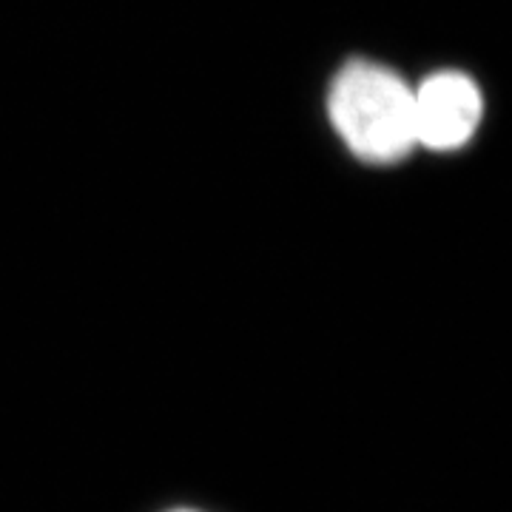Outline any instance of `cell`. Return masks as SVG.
<instances>
[{
    "mask_svg": "<svg viewBox=\"0 0 512 512\" xmlns=\"http://www.w3.org/2000/svg\"><path fill=\"white\" fill-rule=\"evenodd\" d=\"M328 117L342 143L365 163L390 165L416 146L413 89L379 63L356 60L336 74Z\"/></svg>",
    "mask_w": 512,
    "mask_h": 512,
    "instance_id": "obj_1",
    "label": "cell"
},
{
    "mask_svg": "<svg viewBox=\"0 0 512 512\" xmlns=\"http://www.w3.org/2000/svg\"><path fill=\"white\" fill-rule=\"evenodd\" d=\"M484 117V97L473 77L436 72L413 89L416 146L427 151H458L473 140Z\"/></svg>",
    "mask_w": 512,
    "mask_h": 512,
    "instance_id": "obj_2",
    "label": "cell"
},
{
    "mask_svg": "<svg viewBox=\"0 0 512 512\" xmlns=\"http://www.w3.org/2000/svg\"><path fill=\"white\" fill-rule=\"evenodd\" d=\"M171 512H200V510H171Z\"/></svg>",
    "mask_w": 512,
    "mask_h": 512,
    "instance_id": "obj_3",
    "label": "cell"
}]
</instances>
